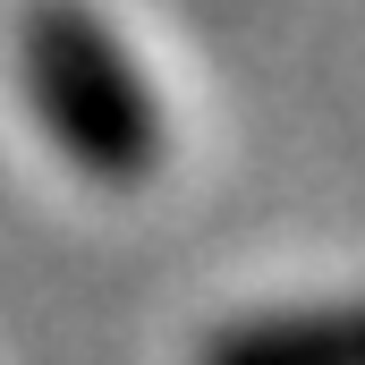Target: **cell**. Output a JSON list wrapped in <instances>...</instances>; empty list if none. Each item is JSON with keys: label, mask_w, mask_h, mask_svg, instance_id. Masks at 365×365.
Here are the masks:
<instances>
[{"label": "cell", "mask_w": 365, "mask_h": 365, "mask_svg": "<svg viewBox=\"0 0 365 365\" xmlns=\"http://www.w3.org/2000/svg\"><path fill=\"white\" fill-rule=\"evenodd\" d=\"M212 365H365V306L297 314V323H272V331H238Z\"/></svg>", "instance_id": "6da1fadb"}]
</instances>
